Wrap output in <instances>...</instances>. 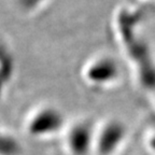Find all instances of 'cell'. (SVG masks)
<instances>
[{
	"mask_svg": "<svg viewBox=\"0 0 155 155\" xmlns=\"http://www.w3.org/2000/svg\"><path fill=\"white\" fill-rule=\"evenodd\" d=\"M64 124L63 115L51 107H42L30 115L27 123L29 135L40 138L48 137L61 130Z\"/></svg>",
	"mask_w": 155,
	"mask_h": 155,
	"instance_id": "obj_1",
	"label": "cell"
},
{
	"mask_svg": "<svg viewBox=\"0 0 155 155\" xmlns=\"http://www.w3.org/2000/svg\"><path fill=\"white\" fill-rule=\"evenodd\" d=\"M120 75V69L116 61L108 56H99L87 65L85 79L96 86L113 84Z\"/></svg>",
	"mask_w": 155,
	"mask_h": 155,
	"instance_id": "obj_3",
	"label": "cell"
},
{
	"mask_svg": "<svg viewBox=\"0 0 155 155\" xmlns=\"http://www.w3.org/2000/svg\"><path fill=\"white\" fill-rule=\"evenodd\" d=\"M95 128L90 122H78L66 136V147L70 155H90L95 150Z\"/></svg>",
	"mask_w": 155,
	"mask_h": 155,
	"instance_id": "obj_2",
	"label": "cell"
}]
</instances>
